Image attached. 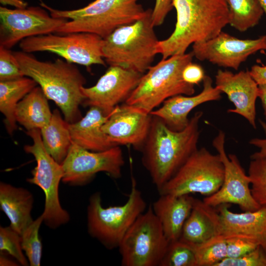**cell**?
Returning a JSON list of instances; mask_svg holds the SVG:
<instances>
[{
    "label": "cell",
    "instance_id": "cell-14",
    "mask_svg": "<svg viewBox=\"0 0 266 266\" xmlns=\"http://www.w3.org/2000/svg\"><path fill=\"white\" fill-rule=\"evenodd\" d=\"M0 46L10 49L25 38L55 33L67 20L55 18L39 7H0Z\"/></svg>",
    "mask_w": 266,
    "mask_h": 266
},
{
    "label": "cell",
    "instance_id": "cell-39",
    "mask_svg": "<svg viewBox=\"0 0 266 266\" xmlns=\"http://www.w3.org/2000/svg\"><path fill=\"white\" fill-rule=\"evenodd\" d=\"M259 123L264 132L265 137L264 138H254L249 141L251 145L259 149V151L251 155L250 159H261L266 161V122L259 120Z\"/></svg>",
    "mask_w": 266,
    "mask_h": 266
},
{
    "label": "cell",
    "instance_id": "cell-36",
    "mask_svg": "<svg viewBox=\"0 0 266 266\" xmlns=\"http://www.w3.org/2000/svg\"><path fill=\"white\" fill-rule=\"evenodd\" d=\"M216 266H266V252L260 245L236 258H226Z\"/></svg>",
    "mask_w": 266,
    "mask_h": 266
},
{
    "label": "cell",
    "instance_id": "cell-28",
    "mask_svg": "<svg viewBox=\"0 0 266 266\" xmlns=\"http://www.w3.org/2000/svg\"><path fill=\"white\" fill-rule=\"evenodd\" d=\"M230 13L229 25L244 32L256 26L264 11L258 0H227Z\"/></svg>",
    "mask_w": 266,
    "mask_h": 266
},
{
    "label": "cell",
    "instance_id": "cell-26",
    "mask_svg": "<svg viewBox=\"0 0 266 266\" xmlns=\"http://www.w3.org/2000/svg\"><path fill=\"white\" fill-rule=\"evenodd\" d=\"M33 79L24 76L0 81V111L4 116V124L8 133L17 129L15 110L19 102L37 85Z\"/></svg>",
    "mask_w": 266,
    "mask_h": 266
},
{
    "label": "cell",
    "instance_id": "cell-24",
    "mask_svg": "<svg viewBox=\"0 0 266 266\" xmlns=\"http://www.w3.org/2000/svg\"><path fill=\"white\" fill-rule=\"evenodd\" d=\"M33 199L27 189L0 182V206L10 221V226L20 235L33 223Z\"/></svg>",
    "mask_w": 266,
    "mask_h": 266
},
{
    "label": "cell",
    "instance_id": "cell-25",
    "mask_svg": "<svg viewBox=\"0 0 266 266\" xmlns=\"http://www.w3.org/2000/svg\"><path fill=\"white\" fill-rule=\"evenodd\" d=\"M52 115L48 98L39 86L34 87L17 104L16 121L27 131L41 129L48 124Z\"/></svg>",
    "mask_w": 266,
    "mask_h": 266
},
{
    "label": "cell",
    "instance_id": "cell-44",
    "mask_svg": "<svg viewBox=\"0 0 266 266\" xmlns=\"http://www.w3.org/2000/svg\"><path fill=\"white\" fill-rule=\"evenodd\" d=\"M266 15V0H258Z\"/></svg>",
    "mask_w": 266,
    "mask_h": 266
},
{
    "label": "cell",
    "instance_id": "cell-41",
    "mask_svg": "<svg viewBox=\"0 0 266 266\" xmlns=\"http://www.w3.org/2000/svg\"><path fill=\"white\" fill-rule=\"evenodd\" d=\"M259 96L262 103L264 111V115L266 120V84L258 85Z\"/></svg>",
    "mask_w": 266,
    "mask_h": 266
},
{
    "label": "cell",
    "instance_id": "cell-21",
    "mask_svg": "<svg viewBox=\"0 0 266 266\" xmlns=\"http://www.w3.org/2000/svg\"><path fill=\"white\" fill-rule=\"evenodd\" d=\"M151 205L169 241L180 237L183 227L193 207L195 198L190 195H160Z\"/></svg>",
    "mask_w": 266,
    "mask_h": 266
},
{
    "label": "cell",
    "instance_id": "cell-35",
    "mask_svg": "<svg viewBox=\"0 0 266 266\" xmlns=\"http://www.w3.org/2000/svg\"><path fill=\"white\" fill-rule=\"evenodd\" d=\"M24 76L13 52L0 46V81L17 79Z\"/></svg>",
    "mask_w": 266,
    "mask_h": 266
},
{
    "label": "cell",
    "instance_id": "cell-6",
    "mask_svg": "<svg viewBox=\"0 0 266 266\" xmlns=\"http://www.w3.org/2000/svg\"><path fill=\"white\" fill-rule=\"evenodd\" d=\"M194 57L192 52L176 55L150 66L124 103L150 114L171 97L193 95L195 85L184 81L182 71Z\"/></svg>",
    "mask_w": 266,
    "mask_h": 266
},
{
    "label": "cell",
    "instance_id": "cell-23",
    "mask_svg": "<svg viewBox=\"0 0 266 266\" xmlns=\"http://www.w3.org/2000/svg\"><path fill=\"white\" fill-rule=\"evenodd\" d=\"M215 208L195 199L179 239L190 244H199L220 234L219 215Z\"/></svg>",
    "mask_w": 266,
    "mask_h": 266
},
{
    "label": "cell",
    "instance_id": "cell-5",
    "mask_svg": "<svg viewBox=\"0 0 266 266\" xmlns=\"http://www.w3.org/2000/svg\"><path fill=\"white\" fill-rule=\"evenodd\" d=\"M152 10L137 20L116 29L103 38L102 54L109 66L145 73L152 66L158 40L152 23Z\"/></svg>",
    "mask_w": 266,
    "mask_h": 266
},
{
    "label": "cell",
    "instance_id": "cell-38",
    "mask_svg": "<svg viewBox=\"0 0 266 266\" xmlns=\"http://www.w3.org/2000/svg\"><path fill=\"white\" fill-rule=\"evenodd\" d=\"M205 76L202 67L192 62L188 64L182 71V78L184 81L194 85H198L202 82Z\"/></svg>",
    "mask_w": 266,
    "mask_h": 266
},
{
    "label": "cell",
    "instance_id": "cell-19",
    "mask_svg": "<svg viewBox=\"0 0 266 266\" xmlns=\"http://www.w3.org/2000/svg\"><path fill=\"white\" fill-rule=\"evenodd\" d=\"M202 83L203 89L199 94L171 97L150 114L160 118L173 131L183 130L189 123L188 115L193 109L203 103L218 100L221 98L222 92L212 85V80L209 76L205 75Z\"/></svg>",
    "mask_w": 266,
    "mask_h": 266
},
{
    "label": "cell",
    "instance_id": "cell-22",
    "mask_svg": "<svg viewBox=\"0 0 266 266\" xmlns=\"http://www.w3.org/2000/svg\"><path fill=\"white\" fill-rule=\"evenodd\" d=\"M108 116L100 108L91 106L85 116L75 122L69 123L72 142L94 152L105 151L117 146L101 129Z\"/></svg>",
    "mask_w": 266,
    "mask_h": 266
},
{
    "label": "cell",
    "instance_id": "cell-42",
    "mask_svg": "<svg viewBox=\"0 0 266 266\" xmlns=\"http://www.w3.org/2000/svg\"><path fill=\"white\" fill-rule=\"evenodd\" d=\"M0 2L3 5H10L16 8H24L27 6V3L22 0H0Z\"/></svg>",
    "mask_w": 266,
    "mask_h": 266
},
{
    "label": "cell",
    "instance_id": "cell-2",
    "mask_svg": "<svg viewBox=\"0 0 266 266\" xmlns=\"http://www.w3.org/2000/svg\"><path fill=\"white\" fill-rule=\"evenodd\" d=\"M172 4L176 12L175 28L157 46L162 59L185 54L191 44L215 37L229 24L227 0H172Z\"/></svg>",
    "mask_w": 266,
    "mask_h": 266
},
{
    "label": "cell",
    "instance_id": "cell-40",
    "mask_svg": "<svg viewBox=\"0 0 266 266\" xmlns=\"http://www.w3.org/2000/svg\"><path fill=\"white\" fill-rule=\"evenodd\" d=\"M249 71L258 85L266 84V64L262 66L254 65Z\"/></svg>",
    "mask_w": 266,
    "mask_h": 266
},
{
    "label": "cell",
    "instance_id": "cell-17",
    "mask_svg": "<svg viewBox=\"0 0 266 266\" xmlns=\"http://www.w3.org/2000/svg\"><path fill=\"white\" fill-rule=\"evenodd\" d=\"M152 117L150 114L124 103L115 107L101 129L116 145H131L141 150L148 134Z\"/></svg>",
    "mask_w": 266,
    "mask_h": 266
},
{
    "label": "cell",
    "instance_id": "cell-32",
    "mask_svg": "<svg viewBox=\"0 0 266 266\" xmlns=\"http://www.w3.org/2000/svg\"><path fill=\"white\" fill-rule=\"evenodd\" d=\"M248 175L253 198L260 206L266 205V161L251 159Z\"/></svg>",
    "mask_w": 266,
    "mask_h": 266
},
{
    "label": "cell",
    "instance_id": "cell-27",
    "mask_svg": "<svg viewBox=\"0 0 266 266\" xmlns=\"http://www.w3.org/2000/svg\"><path fill=\"white\" fill-rule=\"evenodd\" d=\"M68 126L69 123L63 119L59 111L55 109L48 124L40 129L45 149L61 165L72 143Z\"/></svg>",
    "mask_w": 266,
    "mask_h": 266
},
{
    "label": "cell",
    "instance_id": "cell-10",
    "mask_svg": "<svg viewBox=\"0 0 266 266\" xmlns=\"http://www.w3.org/2000/svg\"><path fill=\"white\" fill-rule=\"evenodd\" d=\"M26 133L32 138L33 144L25 145L24 150L32 154L36 162V166L32 172V177L27 181L39 186L44 192L43 221L51 228L55 229L69 220L68 212L62 207L59 199V186L64 174L62 166L46 151L40 129L28 131Z\"/></svg>",
    "mask_w": 266,
    "mask_h": 266
},
{
    "label": "cell",
    "instance_id": "cell-31",
    "mask_svg": "<svg viewBox=\"0 0 266 266\" xmlns=\"http://www.w3.org/2000/svg\"><path fill=\"white\" fill-rule=\"evenodd\" d=\"M159 266H197L193 246L180 239L169 242Z\"/></svg>",
    "mask_w": 266,
    "mask_h": 266
},
{
    "label": "cell",
    "instance_id": "cell-1",
    "mask_svg": "<svg viewBox=\"0 0 266 266\" xmlns=\"http://www.w3.org/2000/svg\"><path fill=\"white\" fill-rule=\"evenodd\" d=\"M202 115L201 111L195 112L187 127L179 131L170 129L160 118L152 115L149 133L141 149V160L158 190L198 149Z\"/></svg>",
    "mask_w": 266,
    "mask_h": 266
},
{
    "label": "cell",
    "instance_id": "cell-7",
    "mask_svg": "<svg viewBox=\"0 0 266 266\" xmlns=\"http://www.w3.org/2000/svg\"><path fill=\"white\" fill-rule=\"evenodd\" d=\"M141 192L133 179L131 192L123 205L103 207L100 194H93L88 206V230L89 234L106 248H118L125 235L146 208Z\"/></svg>",
    "mask_w": 266,
    "mask_h": 266
},
{
    "label": "cell",
    "instance_id": "cell-37",
    "mask_svg": "<svg viewBox=\"0 0 266 266\" xmlns=\"http://www.w3.org/2000/svg\"><path fill=\"white\" fill-rule=\"evenodd\" d=\"M173 7L172 0H156L151 13V19L154 26L162 25L166 15Z\"/></svg>",
    "mask_w": 266,
    "mask_h": 266
},
{
    "label": "cell",
    "instance_id": "cell-3",
    "mask_svg": "<svg viewBox=\"0 0 266 266\" xmlns=\"http://www.w3.org/2000/svg\"><path fill=\"white\" fill-rule=\"evenodd\" d=\"M25 76L34 80L49 100L54 101L68 123L81 118L79 106L85 97L81 88L86 79L73 63L60 59L41 61L29 53L13 52Z\"/></svg>",
    "mask_w": 266,
    "mask_h": 266
},
{
    "label": "cell",
    "instance_id": "cell-30",
    "mask_svg": "<svg viewBox=\"0 0 266 266\" xmlns=\"http://www.w3.org/2000/svg\"><path fill=\"white\" fill-rule=\"evenodd\" d=\"M43 221L44 216L42 214L21 234L22 248L31 266L40 265L42 247L39 230Z\"/></svg>",
    "mask_w": 266,
    "mask_h": 266
},
{
    "label": "cell",
    "instance_id": "cell-43",
    "mask_svg": "<svg viewBox=\"0 0 266 266\" xmlns=\"http://www.w3.org/2000/svg\"><path fill=\"white\" fill-rule=\"evenodd\" d=\"M0 266H17L16 263L9 259L6 258L3 255H0Z\"/></svg>",
    "mask_w": 266,
    "mask_h": 266
},
{
    "label": "cell",
    "instance_id": "cell-20",
    "mask_svg": "<svg viewBox=\"0 0 266 266\" xmlns=\"http://www.w3.org/2000/svg\"><path fill=\"white\" fill-rule=\"evenodd\" d=\"M229 204L218 206L220 234H244L256 240L266 252V205L253 211L234 213Z\"/></svg>",
    "mask_w": 266,
    "mask_h": 266
},
{
    "label": "cell",
    "instance_id": "cell-12",
    "mask_svg": "<svg viewBox=\"0 0 266 266\" xmlns=\"http://www.w3.org/2000/svg\"><path fill=\"white\" fill-rule=\"evenodd\" d=\"M124 163L119 146L103 151L94 152L72 142L61 164L64 172L62 181L71 185H84L100 172H104L112 178L118 179L122 176Z\"/></svg>",
    "mask_w": 266,
    "mask_h": 266
},
{
    "label": "cell",
    "instance_id": "cell-11",
    "mask_svg": "<svg viewBox=\"0 0 266 266\" xmlns=\"http://www.w3.org/2000/svg\"><path fill=\"white\" fill-rule=\"evenodd\" d=\"M103 42V38L97 34L78 32L32 36L21 41L19 45L25 52H49L68 62L89 67L93 65H105Z\"/></svg>",
    "mask_w": 266,
    "mask_h": 266
},
{
    "label": "cell",
    "instance_id": "cell-4",
    "mask_svg": "<svg viewBox=\"0 0 266 266\" xmlns=\"http://www.w3.org/2000/svg\"><path fill=\"white\" fill-rule=\"evenodd\" d=\"M139 0H95L82 8L69 10L53 9L41 2L55 18L69 19L55 32L64 34L85 32L97 34L102 38L117 28L132 23L146 13Z\"/></svg>",
    "mask_w": 266,
    "mask_h": 266
},
{
    "label": "cell",
    "instance_id": "cell-13",
    "mask_svg": "<svg viewBox=\"0 0 266 266\" xmlns=\"http://www.w3.org/2000/svg\"><path fill=\"white\" fill-rule=\"evenodd\" d=\"M225 133L219 131L212 141V145L219 155L224 166V177L222 186L214 194L204 198L206 204L216 207L222 204L233 203L243 211H253L260 206L253 198L250 185L251 179L242 167L237 157L227 154Z\"/></svg>",
    "mask_w": 266,
    "mask_h": 266
},
{
    "label": "cell",
    "instance_id": "cell-29",
    "mask_svg": "<svg viewBox=\"0 0 266 266\" xmlns=\"http://www.w3.org/2000/svg\"><path fill=\"white\" fill-rule=\"evenodd\" d=\"M197 266H216L227 258V242L222 234L217 235L199 244H192Z\"/></svg>",
    "mask_w": 266,
    "mask_h": 266
},
{
    "label": "cell",
    "instance_id": "cell-34",
    "mask_svg": "<svg viewBox=\"0 0 266 266\" xmlns=\"http://www.w3.org/2000/svg\"><path fill=\"white\" fill-rule=\"evenodd\" d=\"M227 242V257L236 258L241 257L260 245L253 238L240 234L224 235Z\"/></svg>",
    "mask_w": 266,
    "mask_h": 266
},
{
    "label": "cell",
    "instance_id": "cell-8",
    "mask_svg": "<svg viewBox=\"0 0 266 266\" xmlns=\"http://www.w3.org/2000/svg\"><path fill=\"white\" fill-rule=\"evenodd\" d=\"M224 177V166L219 155L202 147L196 150L158 192L160 195L198 193L207 197L219 190Z\"/></svg>",
    "mask_w": 266,
    "mask_h": 266
},
{
    "label": "cell",
    "instance_id": "cell-33",
    "mask_svg": "<svg viewBox=\"0 0 266 266\" xmlns=\"http://www.w3.org/2000/svg\"><path fill=\"white\" fill-rule=\"evenodd\" d=\"M0 250L8 253L21 265H29L28 260L23 253L21 235L10 226L0 227Z\"/></svg>",
    "mask_w": 266,
    "mask_h": 266
},
{
    "label": "cell",
    "instance_id": "cell-9",
    "mask_svg": "<svg viewBox=\"0 0 266 266\" xmlns=\"http://www.w3.org/2000/svg\"><path fill=\"white\" fill-rule=\"evenodd\" d=\"M169 241L150 204L129 229L118 248L123 266H159Z\"/></svg>",
    "mask_w": 266,
    "mask_h": 266
},
{
    "label": "cell",
    "instance_id": "cell-18",
    "mask_svg": "<svg viewBox=\"0 0 266 266\" xmlns=\"http://www.w3.org/2000/svg\"><path fill=\"white\" fill-rule=\"evenodd\" d=\"M215 87L226 94L234 108L228 112L244 117L256 129V102L259 96L258 85L248 70L233 73L219 69L215 75Z\"/></svg>",
    "mask_w": 266,
    "mask_h": 266
},
{
    "label": "cell",
    "instance_id": "cell-16",
    "mask_svg": "<svg viewBox=\"0 0 266 266\" xmlns=\"http://www.w3.org/2000/svg\"><path fill=\"white\" fill-rule=\"evenodd\" d=\"M143 74L109 66L92 87L81 88L86 106H96L109 115L118 104L126 101L138 85Z\"/></svg>",
    "mask_w": 266,
    "mask_h": 266
},
{
    "label": "cell",
    "instance_id": "cell-15",
    "mask_svg": "<svg viewBox=\"0 0 266 266\" xmlns=\"http://www.w3.org/2000/svg\"><path fill=\"white\" fill-rule=\"evenodd\" d=\"M194 56L219 66L237 70L258 51L266 50V34L254 39H242L222 31L215 37L193 44Z\"/></svg>",
    "mask_w": 266,
    "mask_h": 266
}]
</instances>
